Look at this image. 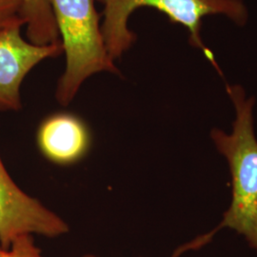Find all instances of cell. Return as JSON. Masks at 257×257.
I'll return each mask as SVG.
<instances>
[{"label": "cell", "instance_id": "10", "mask_svg": "<svg viewBox=\"0 0 257 257\" xmlns=\"http://www.w3.org/2000/svg\"><path fill=\"white\" fill-rule=\"evenodd\" d=\"M83 257H98L96 256V255H93V254H86V255H84Z\"/></svg>", "mask_w": 257, "mask_h": 257}, {"label": "cell", "instance_id": "4", "mask_svg": "<svg viewBox=\"0 0 257 257\" xmlns=\"http://www.w3.org/2000/svg\"><path fill=\"white\" fill-rule=\"evenodd\" d=\"M58 214L24 193L10 176L0 157V244L9 248L23 235L56 238L69 232Z\"/></svg>", "mask_w": 257, "mask_h": 257}, {"label": "cell", "instance_id": "7", "mask_svg": "<svg viewBox=\"0 0 257 257\" xmlns=\"http://www.w3.org/2000/svg\"><path fill=\"white\" fill-rule=\"evenodd\" d=\"M21 17L30 42L37 45L60 42L50 0H22Z\"/></svg>", "mask_w": 257, "mask_h": 257}, {"label": "cell", "instance_id": "5", "mask_svg": "<svg viewBox=\"0 0 257 257\" xmlns=\"http://www.w3.org/2000/svg\"><path fill=\"white\" fill-rule=\"evenodd\" d=\"M22 27L0 30V110H20V89L29 73L44 60L63 54L61 42L34 44L23 37Z\"/></svg>", "mask_w": 257, "mask_h": 257}, {"label": "cell", "instance_id": "3", "mask_svg": "<svg viewBox=\"0 0 257 257\" xmlns=\"http://www.w3.org/2000/svg\"><path fill=\"white\" fill-rule=\"evenodd\" d=\"M103 5L101 31L110 57L116 61L136 42L137 36L128 28L135 11L153 8L166 15L171 22L186 28L193 46L204 51L215 65L213 55L203 44L200 37L202 19L223 15L238 24L247 19V10L241 0H97Z\"/></svg>", "mask_w": 257, "mask_h": 257}, {"label": "cell", "instance_id": "6", "mask_svg": "<svg viewBox=\"0 0 257 257\" xmlns=\"http://www.w3.org/2000/svg\"><path fill=\"white\" fill-rule=\"evenodd\" d=\"M37 141L48 160L58 165H71L88 153L91 137L81 118L73 113L57 112L42 121Z\"/></svg>", "mask_w": 257, "mask_h": 257}, {"label": "cell", "instance_id": "8", "mask_svg": "<svg viewBox=\"0 0 257 257\" xmlns=\"http://www.w3.org/2000/svg\"><path fill=\"white\" fill-rule=\"evenodd\" d=\"M0 257H44L35 242L34 235H23L13 241L9 248L0 244Z\"/></svg>", "mask_w": 257, "mask_h": 257}, {"label": "cell", "instance_id": "2", "mask_svg": "<svg viewBox=\"0 0 257 257\" xmlns=\"http://www.w3.org/2000/svg\"><path fill=\"white\" fill-rule=\"evenodd\" d=\"M50 1L66 60L55 97L68 106L93 74H117L119 70L105 45L95 0Z\"/></svg>", "mask_w": 257, "mask_h": 257}, {"label": "cell", "instance_id": "1", "mask_svg": "<svg viewBox=\"0 0 257 257\" xmlns=\"http://www.w3.org/2000/svg\"><path fill=\"white\" fill-rule=\"evenodd\" d=\"M235 108V120L230 135L213 128L211 136L215 147L226 157L232 179V199L220 224L195 239L187 248H198L211 241L223 228L242 234L257 252V140L253 131L254 99L247 98L240 86H228Z\"/></svg>", "mask_w": 257, "mask_h": 257}, {"label": "cell", "instance_id": "9", "mask_svg": "<svg viewBox=\"0 0 257 257\" xmlns=\"http://www.w3.org/2000/svg\"><path fill=\"white\" fill-rule=\"evenodd\" d=\"M22 0H0V30L4 28L22 25Z\"/></svg>", "mask_w": 257, "mask_h": 257}]
</instances>
